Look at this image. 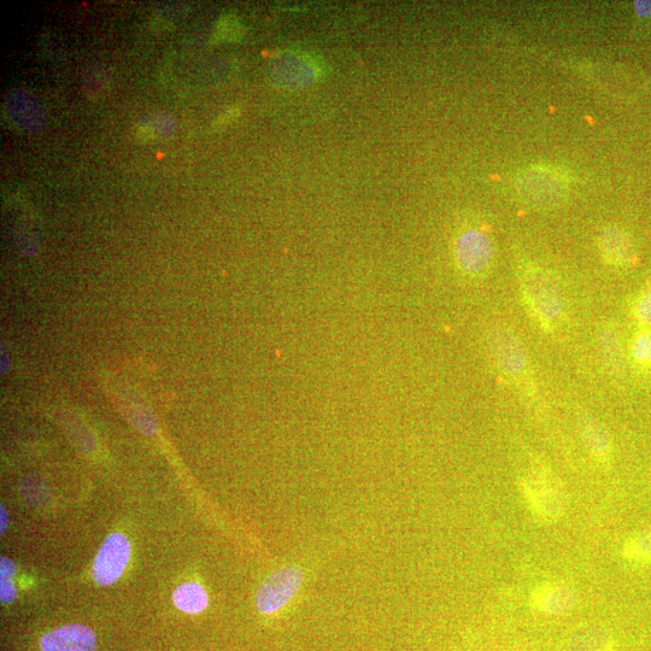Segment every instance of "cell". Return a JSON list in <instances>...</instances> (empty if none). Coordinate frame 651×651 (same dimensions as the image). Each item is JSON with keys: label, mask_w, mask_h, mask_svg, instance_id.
I'll list each match as a JSON object with an SVG mask.
<instances>
[{"label": "cell", "mask_w": 651, "mask_h": 651, "mask_svg": "<svg viewBox=\"0 0 651 651\" xmlns=\"http://www.w3.org/2000/svg\"><path fill=\"white\" fill-rule=\"evenodd\" d=\"M631 356L639 368L651 369V330L639 331L633 338Z\"/></svg>", "instance_id": "7c38bea8"}, {"label": "cell", "mask_w": 651, "mask_h": 651, "mask_svg": "<svg viewBox=\"0 0 651 651\" xmlns=\"http://www.w3.org/2000/svg\"><path fill=\"white\" fill-rule=\"evenodd\" d=\"M580 433L588 448L598 459L607 460L611 454V441L606 430L594 416L589 413H580L578 416Z\"/></svg>", "instance_id": "9c48e42d"}, {"label": "cell", "mask_w": 651, "mask_h": 651, "mask_svg": "<svg viewBox=\"0 0 651 651\" xmlns=\"http://www.w3.org/2000/svg\"><path fill=\"white\" fill-rule=\"evenodd\" d=\"M173 602L179 611L187 614L202 613L209 606L207 591L195 582L181 584L173 594Z\"/></svg>", "instance_id": "8fae6325"}, {"label": "cell", "mask_w": 651, "mask_h": 651, "mask_svg": "<svg viewBox=\"0 0 651 651\" xmlns=\"http://www.w3.org/2000/svg\"><path fill=\"white\" fill-rule=\"evenodd\" d=\"M302 583L303 573L297 567H284L274 572L257 591V611L267 615L279 612L298 594Z\"/></svg>", "instance_id": "3957f363"}, {"label": "cell", "mask_w": 651, "mask_h": 651, "mask_svg": "<svg viewBox=\"0 0 651 651\" xmlns=\"http://www.w3.org/2000/svg\"><path fill=\"white\" fill-rule=\"evenodd\" d=\"M489 345L501 371L516 383H524L529 373V359L520 339L508 328L498 327L491 332Z\"/></svg>", "instance_id": "277c9868"}, {"label": "cell", "mask_w": 651, "mask_h": 651, "mask_svg": "<svg viewBox=\"0 0 651 651\" xmlns=\"http://www.w3.org/2000/svg\"><path fill=\"white\" fill-rule=\"evenodd\" d=\"M629 551L632 557H636V560L651 561V531L637 538L632 543Z\"/></svg>", "instance_id": "5bb4252c"}, {"label": "cell", "mask_w": 651, "mask_h": 651, "mask_svg": "<svg viewBox=\"0 0 651 651\" xmlns=\"http://www.w3.org/2000/svg\"><path fill=\"white\" fill-rule=\"evenodd\" d=\"M521 290L532 314L547 330L565 313V295L556 281L542 268L526 269L521 275Z\"/></svg>", "instance_id": "7a4b0ae2"}, {"label": "cell", "mask_w": 651, "mask_h": 651, "mask_svg": "<svg viewBox=\"0 0 651 651\" xmlns=\"http://www.w3.org/2000/svg\"><path fill=\"white\" fill-rule=\"evenodd\" d=\"M636 316L643 325L651 327V286L638 299L636 304Z\"/></svg>", "instance_id": "9a60e30c"}, {"label": "cell", "mask_w": 651, "mask_h": 651, "mask_svg": "<svg viewBox=\"0 0 651 651\" xmlns=\"http://www.w3.org/2000/svg\"><path fill=\"white\" fill-rule=\"evenodd\" d=\"M515 189L521 201L536 210H551L568 196V180L560 170L545 166H532L519 174Z\"/></svg>", "instance_id": "6da1fadb"}, {"label": "cell", "mask_w": 651, "mask_h": 651, "mask_svg": "<svg viewBox=\"0 0 651 651\" xmlns=\"http://www.w3.org/2000/svg\"><path fill=\"white\" fill-rule=\"evenodd\" d=\"M96 635L90 627L67 625L41 638V651H95Z\"/></svg>", "instance_id": "52a82bcc"}, {"label": "cell", "mask_w": 651, "mask_h": 651, "mask_svg": "<svg viewBox=\"0 0 651 651\" xmlns=\"http://www.w3.org/2000/svg\"><path fill=\"white\" fill-rule=\"evenodd\" d=\"M598 348L604 365L609 372L621 374L624 371V355L618 333L612 327H604L598 334Z\"/></svg>", "instance_id": "30bf717a"}, {"label": "cell", "mask_w": 651, "mask_h": 651, "mask_svg": "<svg viewBox=\"0 0 651 651\" xmlns=\"http://www.w3.org/2000/svg\"><path fill=\"white\" fill-rule=\"evenodd\" d=\"M16 574V565L13 561L2 557L0 560V600L8 604L15 601L17 591L13 583Z\"/></svg>", "instance_id": "4fadbf2b"}, {"label": "cell", "mask_w": 651, "mask_h": 651, "mask_svg": "<svg viewBox=\"0 0 651 651\" xmlns=\"http://www.w3.org/2000/svg\"><path fill=\"white\" fill-rule=\"evenodd\" d=\"M456 258L463 272L478 277L488 272L494 258V245L485 233L468 231L457 240Z\"/></svg>", "instance_id": "8992f818"}, {"label": "cell", "mask_w": 651, "mask_h": 651, "mask_svg": "<svg viewBox=\"0 0 651 651\" xmlns=\"http://www.w3.org/2000/svg\"><path fill=\"white\" fill-rule=\"evenodd\" d=\"M600 249L604 260L615 267H626L635 260L636 252L632 240L619 227H607L600 237Z\"/></svg>", "instance_id": "ba28073f"}, {"label": "cell", "mask_w": 651, "mask_h": 651, "mask_svg": "<svg viewBox=\"0 0 651 651\" xmlns=\"http://www.w3.org/2000/svg\"><path fill=\"white\" fill-rule=\"evenodd\" d=\"M131 559V543L122 533H113L99 549L93 562V579L99 586H110L119 580Z\"/></svg>", "instance_id": "5b68a950"}, {"label": "cell", "mask_w": 651, "mask_h": 651, "mask_svg": "<svg viewBox=\"0 0 651 651\" xmlns=\"http://www.w3.org/2000/svg\"><path fill=\"white\" fill-rule=\"evenodd\" d=\"M0 513H2V526H0V530H2V533H4L5 530H7L8 526V515L7 512H5L4 507H2V512Z\"/></svg>", "instance_id": "2e32d148"}]
</instances>
